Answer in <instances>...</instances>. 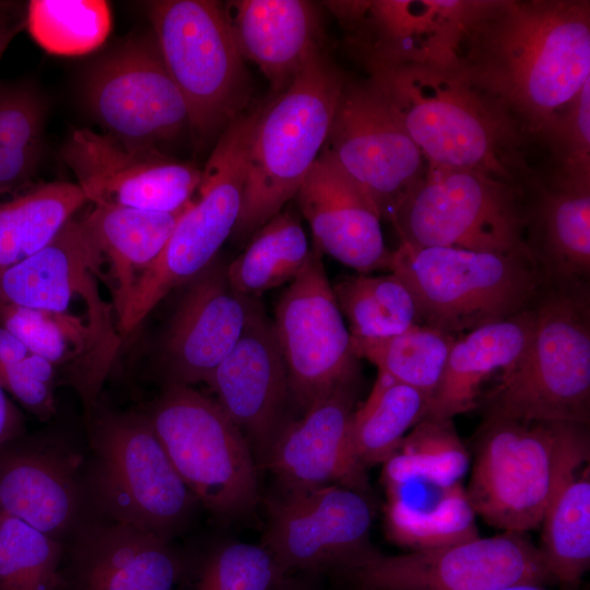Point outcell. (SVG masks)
<instances>
[{
	"label": "cell",
	"mask_w": 590,
	"mask_h": 590,
	"mask_svg": "<svg viewBox=\"0 0 590 590\" xmlns=\"http://www.w3.org/2000/svg\"><path fill=\"white\" fill-rule=\"evenodd\" d=\"M389 220L412 246L532 256L527 208L515 187L480 172L427 164Z\"/></svg>",
	"instance_id": "30bf717a"
},
{
	"label": "cell",
	"mask_w": 590,
	"mask_h": 590,
	"mask_svg": "<svg viewBox=\"0 0 590 590\" xmlns=\"http://www.w3.org/2000/svg\"><path fill=\"white\" fill-rule=\"evenodd\" d=\"M243 59L258 66L274 96L285 91L321 46L318 15L303 0H235L223 4Z\"/></svg>",
	"instance_id": "4316f807"
},
{
	"label": "cell",
	"mask_w": 590,
	"mask_h": 590,
	"mask_svg": "<svg viewBox=\"0 0 590 590\" xmlns=\"http://www.w3.org/2000/svg\"><path fill=\"white\" fill-rule=\"evenodd\" d=\"M261 105L244 111L220 134L204 168L197 198L181 212L155 262L143 273L117 319L131 333L174 288L187 284L216 258L237 222L250 135Z\"/></svg>",
	"instance_id": "52a82bcc"
},
{
	"label": "cell",
	"mask_w": 590,
	"mask_h": 590,
	"mask_svg": "<svg viewBox=\"0 0 590 590\" xmlns=\"http://www.w3.org/2000/svg\"><path fill=\"white\" fill-rule=\"evenodd\" d=\"M274 316L290 391L303 411L335 391L356 387L358 358L316 247L281 296Z\"/></svg>",
	"instance_id": "4fadbf2b"
},
{
	"label": "cell",
	"mask_w": 590,
	"mask_h": 590,
	"mask_svg": "<svg viewBox=\"0 0 590 590\" xmlns=\"http://www.w3.org/2000/svg\"><path fill=\"white\" fill-rule=\"evenodd\" d=\"M315 247L362 274L391 271L380 213L369 196L322 150L296 193Z\"/></svg>",
	"instance_id": "603a6c76"
},
{
	"label": "cell",
	"mask_w": 590,
	"mask_h": 590,
	"mask_svg": "<svg viewBox=\"0 0 590 590\" xmlns=\"http://www.w3.org/2000/svg\"><path fill=\"white\" fill-rule=\"evenodd\" d=\"M323 150L388 219L424 175L427 162L370 79L345 80Z\"/></svg>",
	"instance_id": "5bb4252c"
},
{
	"label": "cell",
	"mask_w": 590,
	"mask_h": 590,
	"mask_svg": "<svg viewBox=\"0 0 590 590\" xmlns=\"http://www.w3.org/2000/svg\"><path fill=\"white\" fill-rule=\"evenodd\" d=\"M192 570L169 540L96 517L71 538L62 590H190Z\"/></svg>",
	"instance_id": "d6986e66"
},
{
	"label": "cell",
	"mask_w": 590,
	"mask_h": 590,
	"mask_svg": "<svg viewBox=\"0 0 590 590\" xmlns=\"http://www.w3.org/2000/svg\"><path fill=\"white\" fill-rule=\"evenodd\" d=\"M86 485L92 512L172 541L199 504L172 464L146 415L88 416Z\"/></svg>",
	"instance_id": "8992f818"
},
{
	"label": "cell",
	"mask_w": 590,
	"mask_h": 590,
	"mask_svg": "<svg viewBox=\"0 0 590 590\" xmlns=\"http://www.w3.org/2000/svg\"><path fill=\"white\" fill-rule=\"evenodd\" d=\"M0 323L30 352L55 366L59 381L80 397L86 418L95 412L120 349L122 337L117 327L102 326L78 314L2 304Z\"/></svg>",
	"instance_id": "484cf974"
},
{
	"label": "cell",
	"mask_w": 590,
	"mask_h": 590,
	"mask_svg": "<svg viewBox=\"0 0 590 590\" xmlns=\"http://www.w3.org/2000/svg\"><path fill=\"white\" fill-rule=\"evenodd\" d=\"M206 385L248 441L256 462L266 465L286 424L283 413L291 391L273 323L260 304Z\"/></svg>",
	"instance_id": "44dd1931"
},
{
	"label": "cell",
	"mask_w": 590,
	"mask_h": 590,
	"mask_svg": "<svg viewBox=\"0 0 590 590\" xmlns=\"http://www.w3.org/2000/svg\"><path fill=\"white\" fill-rule=\"evenodd\" d=\"M5 392L0 382V447L22 436L25 430L22 413Z\"/></svg>",
	"instance_id": "7bdbcfd3"
},
{
	"label": "cell",
	"mask_w": 590,
	"mask_h": 590,
	"mask_svg": "<svg viewBox=\"0 0 590 590\" xmlns=\"http://www.w3.org/2000/svg\"><path fill=\"white\" fill-rule=\"evenodd\" d=\"M589 303L588 283L546 281L529 346L502 374L485 417L589 425Z\"/></svg>",
	"instance_id": "277c9868"
},
{
	"label": "cell",
	"mask_w": 590,
	"mask_h": 590,
	"mask_svg": "<svg viewBox=\"0 0 590 590\" xmlns=\"http://www.w3.org/2000/svg\"><path fill=\"white\" fill-rule=\"evenodd\" d=\"M42 118L30 91L0 88V194L30 184L40 155Z\"/></svg>",
	"instance_id": "60d3db41"
},
{
	"label": "cell",
	"mask_w": 590,
	"mask_h": 590,
	"mask_svg": "<svg viewBox=\"0 0 590 590\" xmlns=\"http://www.w3.org/2000/svg\"><path fill=\"white\" fill-rule=\"evenodd\" d=\"M590 437L573 424L541 526L540 547L554 580L574 585L590 565Z\"/></svg>",
	"instance_id": "f1b7e54d"
},
{
	"label": "cell",
	"mask_w": 590,
	"mask_h": 590,
	"mask_svg": "<svg viewBox=\"0 0 590 590\" xmlns=\"http://www.w3.org/2000/svg\"><path fill=\"white\" fill-rule=\"evenodd\" d=\"M452 67L516 126L552 137L590 79L589 3L474 2Z\"/></svg>",
	"instance_id": "6da1fadb"
},
{
	"label": "cell",
	"mask_w": 590,
	"mask_h": 590,
	"mask_svg": "<svg viewBox=\"0 0 590 590\" xmlns=\"http://www.w3.org/2000/svg\"><path fill=\"white\" fill-rule=\"evenodd\" d=\"M262 546L281 570H332L375 551L369 542L373 509L366 494L341 485L282 489L268 504Z\"/></svg>",
	"instance_id": "9a60e30c"
},
{
	"label": "cell",
	"mask_w": 590,
	"mask_h": 590,
	"mask_svg": "<svg viewBox=\"0 0 590 590\" xmlns=\"http://www.w3.org/2000/svg\"><path fill=\"white\" fill-rule=\"evenodd\" d=\"M28 354L24 343L0 323V367L15 365Z\"/></svg>",
	"instance_id": "ee69618b"
},
{
	"label": "cell",
	"mask_w": 590,
	"mask_h": 590,
	"mask_svg": "<svg viewBox=\"0 0 590 590\" xmlns=\"http://www.w3.org/2000/svg\"><path fill=\"white\" fill-rule=\"evenodd\" d=\"M527 208L528 245L547 282L587 283L590 274L589 176L566 174Z\"/></svg>",
	"instance_id": "f546056e"
},
{
	"label": "cell",
	"mask_w": 590,
	"mask_h": 590,
	"mask_svg": "<svg viewBox=\"0 0 590 590\" xmlns=\"http://www.w3.org/2000/svg\"><path fill=\"white\" fill-rule=\"evenodd\" d=\"M345 79L321 46L288 87L261 106L245 162L240 211L232 235L250 239L296 193L320 156Z\"/></svg>",
	"instance_id": "3957f363"
},
{
	"label": "cell",
	"mask_w": 590,
	"mask_h": 590,
	"mask_svg": "<svg viewBox=\"0 0 590 590\" xmlns=\"http://www.w3.org/2000/svg\"><path fill=\"white\" fill-rule=\"evenodd\" d=\"M422 326L458 338L534 306L546 280L532 256L401 243L391 271Z\"/></svg>",
	"instance_id": "5b68a950"
},
{
	"label": "cell",
	"mask_w": 590,
	"mask_h": 590,
	"mask_svg": "<svg viewBox=\"0 0 590 590\" xmlns=\"http://www.w3.org/2000/svg\"><path fill=\"white\" fill-rule=\"evenodd\" d=\"M153 36L189 113L198 141L220 134L240 116L250 81L224 12L210 0H162L150 4Z\"/></svg>",
	"instance_id": "9c48e42d"
},
{
	"label": "cell",
	"mask_w": 590,
	"mask_h": 590,
	"mask_svg": "<svg viewBox=\"0 0 590 590\" xmlns=\"http://www.w3.org/2000/svg\"><path fill=\"white\" fill-rule=\"evenodd\" d=\"M104 262L82 220L72 217L47 246L0 275V304L73 314L72 303L81 300L93 320L117 326L97 285Z\"/></svg>",
	"instance_id": "cb8c5ba5"
},
{
	"label": "cell",
	"mask_w": 590,
	"mask_h": 590,
	"mask_svg": "<svg viewBox=\"0 0 590 590\" xmlns=\"http://www.w3.org/2000/svg\"><path fill=\"white\" fill-rule=\"evenodd\" d=\"M182 211L166 213L94 205L82 220L109 262L117 319L139 279L163 251Z\"/></svg>",
	"instance_id": "1f68e13d"
},
{
	"label": "cell",
	"mask_w": 590,
	"mask_h": 590,
	"mask_svg": "<svg viewBox=\"0 0 590 590\" xmlns=\"http://www.w3.org/2000/svg\"><path fill=\"white\" fill-rule=\"evenodd\" d=\"M456 338L426 326L385 339L351 338L357 358L375 365L378 374L411 386L432 398Z\"/></svg>",
	"instance_id": "74e56055"
},
{
	"label": "cell",
	"mask_w": 590,
	"mask_h": 590,
	"mask_svg": "<svg viewBox=\"0 0 590 590\" xmlns=\"http://www.w3.org/2000/svg\"><path fill=\"white\" fill-rule=\"evenodd\" d=\"M573 424L485 417L465 488L475 515L504 532L540 527Z\"/></svg>",
	"instance_id": "8fae6325"
},
{
	"label": "cell",
	"mask_w": 590,
	"mask_h": 590,
	"mask_svg": "<svg viewBox=\"0 0 590 590\" xmlns=\"http://www.w3.org/2000/svg\"><path fill=\"white\" fill-rule=\"evenodd\" d=\"M85 91L95 117L126 145L155 146L189 128L186 102L154 36L131 38L101 59Z\"/></svg>",
	"instance_id": "2e32d148"
},
{
	"label": "cell",
	"mask_w": 590,
	"mask_h": 590,
	"mask_svg": "<svg viewBox=\"0 0 590 590\" xmlns=\"http://www.w3.org/2000/svg\"><path fill=\"white\" fill-rule=\"evenodd\" d=\"M470 456L452 420L424 417L382 463L384 485L417 482L437 486L461 483Z\"/></svg>",
	"instance_id": "d590c367"
},
{
	"label": "cell",
	"mask_w": 590,
	"mask_h": 590,
	"mask_svg": "<svg viewBox=\"0 0 590 590\" xmlns=\"http://www.w3.org/2000/svg\"><path fill=\"white\" fill-rule=\"evenodd\" d=\"M259 304L231 286L227 264L220 260L190 280L162 340L161 362L167 382L208 384Z\"/></svg>",
	"instance_id": "ffe728a7"
},
{
	"label": "cell",
	"mask_w": 590,
	"mask_h": 590,
	"mask_svg": "<svg viewBox=\"0 0 590 590\" xmlns=\"http://www.w3.org/2000/svg\"><path fill=\"white\" fill-rule=\"evenodd\" d=\"M285 578L262 545L233 542L193 565L190 590H275Z\"/></svg>",
	"instance_id": "b9f144b4"
},
{
	"label": "cell",
	"mask_w": 590,
	"mask_h": 590,
	"mask_svg": "<svg viewBox=\"0 0 590 590\" xmlns=\"http://www.w3.org/2000/svg\"><path fill=\"white\" fill-rule=\"evenodd\" d=\"M34 40L46 51L79 56L98 48L110 32L103 0H32L25 16Z\"/></svg>",
	"instance_id": "f35d334b"
},
{
	"label": "cell",
	"mask_w": 590,
	"mask_h": 590,
	"mask_svg": "<svg viewBox=\"0 0 590 590\" xmlns=\"http://www.w3.org/2000/svg\"><path fill=\"white\" fill-rule=\"evenodd\" d=\"M144 414L199 504L222 520L252 515L259 502L257 462L216 401L191 386L167 382Z\"/></svg>",
	"instance_id": "ba28073f"
},
{
	"label": "cell",
	"mask_w": 590,
	"mask_h": 590,
	"mask_svg": "<svg viewBox=\"0 0 590 590\" xmlns=\"http://www.w3.org/2000/svg\"><path fill=\"white\" fill-rule=\"evenodd\" d=\"M351 338L385 339L420 324L414 298L394 273L358 274L332 286Z\"/></svg>",
	"instance_id": "8d00e7d4"
},
{
	"label": "cell",
	"mask_w": 590,
	"mask_h": 590,
	"mask_svg": "<svg viewBox=\"0 0 590 590\" xmlns=\"http://www.w3.org/2000/svg\"><path fill=\"white\" fill-rule=\"evenodd\" d=\"M275 590H287L286 589V580L279 588H276Z\"/></svg>",
	"instance_id": "7dc6e473"
},
{
	"label": "cell",
	"mask_w": 590,
	"mask_h": 590,
	"mask_svg": "<svg viewBox=\"0 0 590 590\" xmlns=\"http://www.w3.org/2000/svg\"><path fill=\"white\" fill-rule=\"evenodd\" d=\"M535 326L533 307L456 338L425 417L452 420L477 405L482 384L510 370L523 356Z\"/></svg>",
	"instance_id": "83f0119b"
},
{
	"label": "cell",
	"mask_w": 590,
	"mask_h": 590,
	"mask_svg": "<svg viewBox=\"0 0 590 590\" xmlns=\"http://www.w3.org/2000/svg\"><path fill=\"white\" fill-rule=\"evenodd\" d=\"M310 249L299 217L283 209L261 226L247 248L227 264L231 286L257 298L262 293L292 282L303 270Z\"/></svg>",
	"instance_id": "836d02e7"
},
{
	"label": "cell",
	"mask_w": 590,
	"mask_h": 590,
	"mask_svg": "<svg viewBox=\"0 0 590 590\" xmlns=\"http://www.w3.org/2000/svg\"><path fill=\"white\" fill-rule=\"evenodd\" d=\"M64 544L15 518L0 520V590H62Z\"/></svg>",
	"instance_id": "ab89813d"
},
{
	"label": "cell",
	"mask_w": 590,
	"mask_h": 590,
	"mask_svg": "<svg viewBox=\"0 0 590 590\" xmlns=\"http://www.w3.org/2000/svg\"><path fill=\"white\" fill-rule=\"evenodd\" d=\"M1 518H2V514L0 512V520H1Z\"/></svg>",
	"instance_id": "c3c4849f"
},
{
	"label": "cell",
	"mask_w": 590,
	"mask_h": 590,
	"mask_svg": "<svg viewBox=\"0 0 590 590\" xmlns=\"http://www.w3.org/2000/svg\"><path fill=\"white\" fill-rule=\"evenodd\" d=\"M429 397L378 374L366 401L353 413L351 440L359 462L382 464L428 411Z\"/></svg>",
	"instance_id": "e575fe53"
},
{
	"label": "cell",
	"mask_w": 590,
	"mask_h": 590,
	"mask_svg": "<svg viewBox=\"0 0 590 590\" xmlns=\"http://www.w3.org/2000/svg\"><path fill=\"white\" fill-rule=\"evenodd\" d=\"M28 185L0 194V275L47 246L87 202L76 184Z\"/></svg>",
	"instance_id": "d6a6232c"
},
{
	"label": "cell",
	"mask_w": 590,
	"mask_h": 590,
	"mask_svg": "<svg viewBox=\"0 0 590 590\" xmlns=\"http://www.w3.org/2000/svg\"><path fill=\"white\" fill-rule=\"evenodd\" d=\"M25 26V19H20L8 10H0V58L11 40Z\"/></svg>",
	"instance_id": "f6af8a7d"
},
{
	"label": "cell",
	"mask_w": 590,
	"mask_h": 590,
	"mask_svg": "<svg viewBox=\"0 0 590 590\" xmlns=\"http://www.w3.org/2000/svg\"><path fill=\"white\" fill-rule=\"evenodd\" d=\"M355 35L351 51L396 62L453 66L473 1H326Z\"/></svg>",
	"instance_id": "7402d4cb"
},
{
	"label": "cell",
	"mask_w": 590,
	"mask_h": 590,
	"mask_svg": "<svg viewBox=\"0 0 590 590\" xmlns=\"http://www.w3.org/2000/svg\"><path fill=\"white\" fill-rule=\"evenodd\" d=\"M497 590H547V589L544 587V585L520 583V585L500 588Z\"/></svg>",
	"instance_id": "bcb514c9"
},
{
	"label": "cell",
	"mask_w": 590,
	"mask_h": 590,
	"mask_svg": "<svg viewBox=\"0 0 590 590\" xmlns=\"http://www.w3.org/2000/svg\"><path fill=\"white\" fill-rule=\"evenodd\" d=\"M334 575L350 590H497L554 581L540 547L508 531L396 556L375 550Z\"/></svg>",
	"instance_id": "7c38bea8"
},
{
	"label": "cell",
	"mask_w": 590,
	"mask_h": 590,
	"mask_svg": "<svg viewBox=\"0 0 590 590\" xmlns=\"http://www.w3.org/2000/svg\"><path fill=\"white\" fill-rule=\"evenodd\" d=\"M94 205L175 213L191 201L202 169L160 152L126 145L109 134L75 129L61 151Z\"/></svg>",
	"instance_id": "e0dca14e"
},
{
	"label": "cell",
	"mask_w": 590,
	"mask_h": 590,
	"mask_svg": "<svg viewBox=\"0 0 590 590\" xmlns=\"http://www.w3.org/2000/svg\"><path fill=\"white\" fill-rule=\"evenodd\" d=\"M355 388H346L286 423L270 450L266 465L282 489L341 485L366 494L368 476L351 440Z\"/></svg>",
	"instance_id": "d4e9b609"
},
{
	"label": "cell",
	"mask_w": 590,
	"mask_h": 590,
	"mask_svg": "<svg viewBox=\"0 0 590 590\" xmlns=\"http://www.w3.org/2000/svg\"><path fill=\"white\" fill-rule=\"evenodd\" d=\"M352 52L391 103L427 164L512 182L509 149L517 126L456 68Z\"/></svg>",
	"instance_id": "7a4b0ae2"
},
{
	"label": "cell",
	"mask_w": 590,
	"mask_h": 590,
	"mask_svg": "<svg viewBox=\"0 0 590 590\" xmlns=\"http://www.w3.org/2000/svg\"><path fill=\"white\" fill-rule=\"evenodd\" d=\"M87 457L62 436H20L0 447V512L63 543L92 517Z\"/></svg>",
	"instance_id": "ac0fdd59"
},
{
	"label": "cell",
	"mask_w": 590,
	"mask_h": 590,
	"mask_svg": "<svg viewBox=\"0 0 590 590\" xmlns=\"http://www.w3.org/2000/svg\"><path fill=\"white\" fill-rule=\"evenodd\" d=\"M385 488V532L392 543L418 552L480 538L475 512L461 483L404 482Z\"/></svg>",
	"instance_id": "4dcf8cb0"
}]
</instances>
